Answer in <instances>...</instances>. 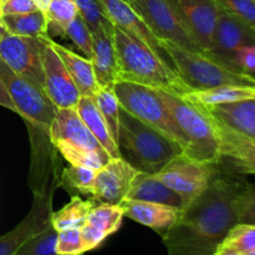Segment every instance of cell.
<instances>
[{"instance_id":"cell-1","label":"cell","mask_w":255,"mask_h":255,"mask_svg":"<svg viewBox=\"0 0 255 255\" xmlns=\"http://www.w3.org/2000/svg\"><path fill=\"white\" fill-rule=\"evenodd\" d=\"M216 168L208 187L181 208L163 238L168 255H214L239 223L236 199L244 179Z\"/></svg>"},{"instance_id":"cell-2","label":"cell","mask_w":255,"mask_h":255,"mask_svg":"<svg viewBox=\"0 0 255 255\" xmlns=\"http://www.w3.org/2000/svg\"><path fill=\"white\" fill-rule=\"evenodd\" d=\"M114 37L119 60V79L137 82L176 95L191 90L176 70L141 40L114 25Z\"/></svg>"},{"instance_id":"cell-3","label":"cell","mask_w":255,"mask_h":255,"mask_svg":"<svg viewBox=\"0 0 255 255\" xmlns=\"http://www.w3.org/2000/svg\"><path fill=\"white\" fill-rule=\"evenodd\" d=\"M119 147L121 156L136 169L156 174L169 161L183 153L176 141L120 110Z\"/></svg>"},{"instance_id":"cell-4","label":"cell","mask_w":255,"mask_h":255,"mask_svg":"<svg viewBox=\"0 0 255 255\" xmlns=\"http://www.w3.org/2000/svg\"><path fill=\"white\" fill-rule=\"evenodd\" d=\"M158 91L183 137V154L202 163H219L222 158L221 141L208 112L183 95L159 89Z\"/></svg>"},{"instance_id":"cell-5","label":"cell","mask_w":255,"mask_h":255,"mask_svg":"<svg viewBox=\"0 0 255 255\" xmlns=\"http://www.w3.org/2000/svg\"><path fill=\"white\" fill-rule=\"evenodd\" d=\"M161 42L174 70L191 91L227 85L254 87L252 76L232 71L208 55L191 51L168 40H161Z\"/></svg>"},{"instance_id":"cell-6","label":"cell","mask_w":255,"mask_h":255,"mask_svg":"<svg viewBox=\"0 0 255 255\" xmlns=\"http://www.w3.org/2000/svg\"><path fill=\"white\" fill-rule=\"evenodd\" d=\"M114 90L121 109L143 124L166 134L183 148V137L172 120L158 89L137 82L117 80Z\"/></svg>"},{"instance_id":"cell-7","label":"cell","mask_w":255,"mask_h":255,"mask_svg":"<svg viewBox=\"0 0 255 255\" xmlns=\"http://www.w3.org/2000/svg\"><path fill=\"white\" fill-rule=\"evenodd\" d=\"M0 76L16 107L17 115H20L30 126L46 134L49 133L57 109L47 99L46 94L29 80L12 71L1 59Z\"/></svg>"},{"instance_id":"cell-8","label":"cell","mask_w":255,"mask_h":255,"mask_svg":"<svg viewBox=\"0 0 255 255\" xmlns=\"http://www.w3.org/2000/svg\"><path fill=\"white\" fill-rule=\"evenodd\" d=\"M131 5L159 40H168L184 49L203 54L187 29L174 0H133Z\"/></svg>"},{"instance_id":"cell-9","label":"cell","mask_w":255,"mask_h":255,"mask_svg":"<svg viewBox=\"0 0 255 255\" xmlns=\"http://www.w3.org/2000/svg\"><path fill=\"white\" fill-rule=\"evenodd\" d=\"M60 179L56 172L51 179H47L42 188L34 191V202L29 213L12 231L0 237V255H14L32 237L44 231L51 223L52 199Z\"/></svg>"},{"instance_id":"cell-10","label":"cell","mask_w":255,"mask_h":255,"mask_svg":"<svg viewBox=\"0 0 255 255\" xmlns=\"http://www.w3.org/2000/svg\"><path fill=\"white\" fill-rule=\"evenodd\" d=\"M217 164L202 163L182 153L154 176L183 199L184 207L208 187Z\"/></svg>"},{"instance_id":"cell-11","label":"cell","mask_w":255,"mask_h":255,"mask_svg":"<svg viewBox=\"0 0 255 255\" xmlns=\"http://www.w3.org/2000/svg\"><path fill=\"white\" fill-rule=\"evenodd\" d=\"M42 49V39L7 34L0 41V59L12 71L44 91Z\"/></svg>"},{"instance_id":"cell-12","label":"cell","mask_w":255,"mask_h":255,"mask_svg":"<svg viewBox=\"0 0 255 255\" xmlns=\"http://www.w3.org/2000/svg\"><path fill=\"white\" fill-rule=\"evenodd\" d=\"M50 37L44 40L42 70H44V91L47 99L56 109L76 107L80 95L66 66L50 44Z\"/></svg>"},{"instance_id":"cell-13","label":"cell","mask_w":255,"mask_h":255,"mask_svg":"<svg viewBox=\"0 0 255 255\" xmlns=\"http://www.w3.org/2000/svg\"><path fill=\"white\" fill-rule=\"evenodd\" d=\"M249 44H255V32L243 21L222 9L213 44L207 55L232 71L238 72L236 65L237 52Z\"/></svg>"},{"instance_id":"cell-14","label":"cell","mask_w":255,"mask_h":255,"mask_svg":"<svg viewBox=\"0 0 255 255\" xmlns=\"http://www.w3.org/2000/svg\"><path fill=\"white\" fill-rule=\"evenodd\" d=\"M186 26L203 54L211 50L222 7L216 0H174Z\"/></svg>"},{"instance_id":"cell-15","label":"cell","mask_w":255,"mask_h":255,"mask_svg":"<svg viewBox=\"0 0 255 255\" xmlns=\"http://www.w3.org/2000/svg\"><path fill=\"white\" fill-rule=\"evenodd\" d=\"M138 169L134 168L124 157L111 158L96 171L94 196L100 203L121 204L128 194L133 178Z\"/></svg>"},{"instance_id":"cell-16","label":"cell","mask_w":255,"mask_h":255,"mask_svg":"<svg viewBox=\"0 0 255 255\" xmlns=\"http://www.w3.org/2000/svg\"><path fill=\"white\" fill-rule=\"evenodd\" d=\"M47 134L54 146L59 143L67 144L81 151L96 152L109 156L79 116L76 107L57 109Z\"/></svg>"},{"instance_id":"cell-17","label":"cell","mask_w":255,"mask_h":255,"mask_svg":"<svg viewBox=\"0 0 255 255\" xmlns=\"http://www.w3.org/2000/svg\"><path fill=\"white\" fill-rule=\"evenodd\" d=\"M99 1L101 2L105 12L109 16V19L111 20L112 24L121 27L122 30L128 32L129 35L134 36L136 39L141 40L142 42H144L147 46L151 47L164 61H167L173 67L168 55L166 54L164 49L162 47L161 40L149 29L146 21L132 7L131 4L124 1V0H99Z\"/></svg>"},{"instance_id":"cell-18","label":"cell","mask_w":255,"mask_h":255,"mask_svg":"<svg viewBox=\"0 0 255 255\" xmlns=\"http://www.w3.org/2000/svg\"><path fill=\"white\" fill-rule=\"evenodd\" d=\"M213 121L221 141V159H226L231 166L229 169L236 173L255 176V139Z\"/></svg>"},{"instance_id":"cell-19","label":"cell","mask_w":255,"mask_h":255,"mask_svg":"<svg viewBox=\"0 0 255 255\" xmlns=\"http://www.w3.org/2000/svg\"><path fill=\"white\" fill-rule=\"evenodd\" d=\"M125 217L124 207L121 204L100 203L94 206L90 212L85 226L81 228L86 251L99 248L105 239L120 229Z\"/></svg>"},{"instance_id":"cell-20","label":"cell","mask_w":255,"mask_h":255,"mask_svg":"<svg viewBox=\"0 0 255 255\" xmlns=\"http://www.w3.org/2000/svg\"><path fill=\"white\" fill-rule=\"evenodd\" d=\"M91 62L99 86H114L119 79V60L115 45L114 24L94 34Z\"/></svg>"},{"instance_id":"cell-21","label":"cell","mask_w":255,"mask_h":255,"mask_svg":"<svg viewBox=\"0 0 255 255\" xmlns=\"http://www.w3.org/2000/svg\"><path fill=\"white\" fill-rule=\"evenodd\" d=\"M125 217L153 229L162 237L177 221L181 209L159 203L125 199L121 202Z\"/></svg>"},{"instance_id":"cell-22","label":"cell","mask_w":255,"mask_h":255,"mask_svg":"<svg viewBox=\"0 0 255 255\" xmlns=\"http://www.w3.org/2000/svg\"><path fill=\"white\" fill-rule=\"evenodd\" d=\"M209 116L234 132L255 139V99L203 107Z\"/></svg>"},{"instance_id":"cell-23","label":"cell","mask_w":255,"mask_h":255,"mask_svg":"<svg viewBox=\"0 0 255 255\" xmlns=\"http://www.w3.org/2000/svg\"><path fill=\"white\" fill-rule=\"evenodd\" d=\"M126 199L131 201L152 202V203L164 204V206L183 208V199L172 191L154 174L147 172H137L136 177L131 184Z\"/></svg>"},{"instance_id":"cell-24","label":"cell","mask_w":255,"mask_h":255,"mask_svg":"<svg viewBox=\"0 0 255 255\" xmlns=\"http://www.w3.org/2000/svg\"><path fill=\"white\" fill-rule=\"evenodd\" d=\"M50 44L52 45L54 50L57 52L60 59L62 60L64 65L66 66L67 71H69L74 84L76 85L80 95L82 97H95L100 86L96 81V77H95L91 60L71 51V50L62 46V45L57 44L52 37H50Z\"/></svg>"},{"instance_id":"cell-25","label":"cell","mask_w":255,"mask_h":255,"mask_svg":"<svg viewBox=\"0 0 255 255\" xmlns=\"http://www.w3.org/2000/svg\"><path fill=\"white\" fill-rule=\"evenodd\" d=\"M76 111L95 138L100 142L102 148L109 153V156L111 158L122 157L119 144L112 137L107 122L105 121L94 97H80L76 105Z\"/></svg>"},{"instance_id":"cell-26","label":"cell","mask_w":255,"mask_h":255,"mask_svg":"<svg viewBox=\"0 0 255 255\" xmlns=\"http://www.w3.org/2000/svg\"><path fill=\"white\" fill-rule=\"evenodd\" d=\"M183 96L199 106L211 107L242 101V100L255 99V87L227 85V86L199 90V91H189Z\"/></svg>"},{"instance_id":"cell-27","label":"cell","mask_w":255,"mask_h":255,"mask_svg":"<svg viewBox=\"0 0 255 255\" xmlns=\"http://www.w3.org/2000/svg\"><path fill=\"white\" fill-rule=\"evenodd\" d=\"M0 17L7 27L9 34L35 39H46L50 36L46 14L40 9L26 14L5 15Z\"/></svg>"},{"instance_id":"cell-28","label":"cell","mask_w":255,"mask_h":255,"mask_svg":"<svg viewBox=\"0 0 255 255\" xmlns=\"http://www.w3.org/2000/svg\"><path fill=\"white\" fill-rule=\"evenodd\" d=\"M94 206L92 201L82 199L77 196L72 197L71 201L60 211L52 212L51 226L56 232L64 229H81Z\"/></svg>"},{"instance_id":"cell-29","label":"cell","mask_w":255,"mask_h":255,"mask_svg":"<svg viewBox=\"0 0 255 255\" xmlns=\"http://www.w3.org/2000/svg\"><path fill=\"white\" fill-rule=\"evenodd\" d=\"M45 14L49 21V35L54 34L64 37L65 30L79 15V10L74 0H51Z\"/></svg>"},{"instance_id":"cell-30","label":"cell","mask_w":255,"mask_h":255,"mask_svg":"<svg viewBox=\"0 0 255 255\" xmlns=\"http://www.w3.org/2000/svg\"><path fill=\"white\" fill-rule=\"evenodd\" d=\"M95 101L104 116L105 121L107 122L112 137L119 144V128H120V102L115 94L114 86L100 87L97 94L95 95Z\"/></svg>"},{"instance_id":"cell-31","label":"cell","mask_w":255,"mask_h":255,"mask_svg":"<svg viewBox=\"0 0 255 255\" xmlns=\"http://www.w3.org/2000/svg\"><path fill=\"white\" fill-rule=\"evenodd\" d=\"M96 171L89 167L72 166L65 168L60 176V184L69 189H75L82 194L94 193Z\"/></svg>"},{"instance_id":"cell-32","label":"cell","mask_w":255,"mask_h":255,"mask_svg":"<svg viewBox=\"0 0 255 255\" xmlns=\"http://www.w3.org/2000/svg\"><path fill=\"white\" fill-rule=\"evenodd\" d=\"M55 148L61 153V156L69 162L72 166H82V167H89V168L97 169L101 168L104 164L111 159V157L107 154L96 153V152H87L81 151V149L74 148L67 144H55Z\"/></svg>"},{"instance_id":"cell-33","label":"cell","mask_w":255,"mask_h":255,"mask_svg":"<svg viewBox=\"0 0 255 255\" xmlns=\"http://www.w3.org/2000/svg\"><path fill=\"white\" fill-rule=\"evenodd\" d=\"M223 248L232 249L241 254L251 253L255 251V226L253 224L238 223L231 229L223 241Z\"/></svg>"},{"instance_id":"cell-34","label":"cell","mask_w":255,"mask_h":255,"mask_svg":"<svg viewBox=\"0 0 255 255\" xmlns=\"http://www.w3.org/2000/svg\"><path fill=\"white\" fill-rule=\"evenodd\" d=\"M76 2L79 15L82 17L92 34H96L104 27L112 25L111 20L105 12L99 0H74Z\"/></svg>"},{"instance_id":"cell-35","label":"cell","mask_w":255,"mask_h":255,"mask_svg":"<svg viewBox=\"0 0 255 255\" xmlns=\"http://www.w3.org/2000/svg\"><path fill=\"white\" fill-rule=\"evenodd\" d=\"M56 237L57 232L50 223V226L32 237L14 255H56L55 254Z\"/></svg>"},{"instance_id":"cell-36","label":"cell","mask_w":255,"mask_h":255,"mask_svg":"<svg viewBox=\"0 0 255 255\" xmlns=\"http://www.w3.org/2000/svg\"><path fill=\"white\" fill-rule=\"evenodd\" d=\"M65 36L69 37L75 46L82 52L85 57L91 60L92 56V44H94V34L87 26L86 22L82 20L80 15H77L69 26L65 30Z\"/></svg>"},{"instance_id":"cell-37","label":"cell","mask_w":255,"mask_h":255,"mask_svg":"<svg viewBox=\"0 0 255 255\" xmlns=\"http://www.w3.org/2000/svg\"><path fill=\"white\" fill-rule=\"evenodd\" d=\"M238 222L255 226V182L244 181L236 199Z\"/></svg>"},{"instance_id":"cell-38","label":"cell","mask_w":255,"mask_h":255,"mask_svg":"<svg viewBox=\"0 0 255 255\" xmlns=\"http://www.w3.org/2000/svg\"><path fill=\"white\" fill-rule=\"evenodd\" d=\"M81 229H64L57 232L55 254L56 255H82L86 253Z\"/></svg>"},{"instance_id":"cell-39","label":"cell","mask_w":255,"mask_h":255,"mask_svg":"<svg viewBox=\"0 0 255 255\" xmlns=\"http://www.w3.org/2000/svg\"><path fill=\"white\" fill-rule=\"evenodd\" d=\"M219 6L255 32V0H216Z\"/></svg>"},{"instance_id":"cell-40","label":"cell","mask_w":255,"mask_h":255,"mask_svg":"<svg viewBox=\"0 0 255 255\" xmlns=\"http://www.w3.org/2000/svg\"><path fill=\"white\" fill-rule=\"evenodd\" d=\"M236 65L241 74L255 76V44L246 45L237 52Z\"/></svg>"},{"instance_id":"cell-41","label":"cell","mask_w":255,"mask_h":255,"mask_svg":"<svg viewBox=\"0 0 255 255\" xmlns=\"http://www.w3.org/2000/svg\"><path fill=\"white\" fill-rule=\"evenodd\" d=\"M37 5L34 0H7L1 7H0V16L5 15H17L26 14L37 10Z\"/></svg>"},{"instance_id":"cell-42","label":"cell","mask_w":255,"mask_h":255,"mask_svg":"<svg viewBox=\"0 0 255 255\" xmlns=\"http://www.w3.org/2000/svg\"><path fill=\"white\" fill-rule=\"evenodd\" d=\"M0 106L5 107V109H7V110H10V111L17 114L16 107H15V105H14V102H12L11 97H10L9 92H7L6 86H5L1 76H0Z\"/></svg>"},{"instance_id":"cell-43","label":"cell","mask_w":255,"mask_h":255,"mask_svg":"<svg viewBox=\"0 0 255 255\" xmlns=\"http://www.w3.org/2000/svg\"><path fill=\"white\" fill-rule=\"evenodd\" d=\"M214 255H243V254L238 253V252L232 251V249L223 248V247H219L218 251H217L216 253H214Z\"/></svg>"},{"instance_id":"cell-44","label":"cell","mask_w":255,"mask_h":255,"mask_svg":"<svg viewBox=\"0 0 255 255\" xmlns=\"http://www.w3.org/2000/svg\"><path fill=\"white\" fill-rule=\"evenodd\" d=\"M34 1L40 10H42V11H46L47 6H49V4L51 2V0H34Z\"/></svg>"},{"instance_id":"cell-45","label":"cell","mask_w":255,"mask_h":255,"mask_svg":"<svg viewBox=\"0 0 255 255\" xmlns=\"http://www.w3.org/2000/svg\"><path fill=\"white\" fill-rule=\"evenodd\" d=\"M7 34H9V31H7V27L5 26L4 21H2V19L0 17V41H1V40L4 39Z\"/></svg>"},{"instance_id":"cell-46","label":"cell","mask_w":255,"mask_h":255,"mask_svg":"<svg viewBox=\"0 0 255 255\" xmlns=\"http://www.w3.org/2000/svg\"><path fill=\"white\" fill-rule=\"evenodd\" d=\"M6 1H7V0H0V7H1L2 5H4Z\"/></svg>"},{"instance_id":"cell-47","label":"cell","mask_w":255,"mask_h":255,"mask_svg":"<svg viewBox=\"0 0 255 255\" xmlns=\"http://www.w3.org/2000/svg\"><path fill=\"white\" fill-rule=\"evenodd\" d=\"M243 255H255V251L254 252H251V253H246V254H243Z\"/></svg>"},{"instance_id":"cell-48","label":"cell","mask_w":255,"mask_h":255,"mask_svg":"<svg viewBox=\"0 0 255 255\" xmlns=\"http://www.w3.org/2000/svg\"><path fill=\"white\" fill-rule=\"evenodd\" d=\"M124 1L128 2V4H132V1H133V0H124Z\"/></svg>"},{"instance_id":"cell-49","label":"cell","mask_w":255,"mask_h":255,"mask_svg":"<svg viewBox=\"0 0 255 255\" xmlns=\"http://www.w3.org/2000/svg\"><path fill=\"white\" fill-rule=\"evenodd\" d=\"M252 79H253V86L255 87V79H254V77H252Z\"/></svg>"},{"instance_id":"cell-50","label":"cell","mask_w":255,"mask_h":255,"mask_svg":"<svg viewBox=\"0 0 255 255\" xmlns=\"http://www.w3.org/2000/svg\"><path fill=\"white\" fill-rule=\"evenodd\" d=\"M252 77H253V76H252ZM254 79H255V76H254Z\"/></svg>"}]
</instances>
